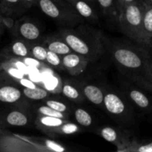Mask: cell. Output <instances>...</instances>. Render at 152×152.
<instances>
[{"label": "cell", "instance_id": "1", "mask_svg": "<svg viewBox=\"0 0 152 152\" xmlns=\"http://www.w3.org/2000/svg\"><path fill=\"white\" fill-rule=\"evenodd\" d=\"M105 57L120 75L145 91H152V50L147 45L104 34Z\"/></svg>", "mask_w": 152, "mask_h": 152}, {"label": "cell", "instance_id": "2", "mask_svg": "<svg viewBox=\"0 0 152 152\" xmlns=\"http://www.w3.org/2000/svg\"><path fill=\"white\" fill-rule=\"evenodd\" d=\"M57 35L63 39L72 50L94 64L105 57L104 34L88 24L75 27L62 28Z\"/></svg>", "mask_w": 152, "mask_h": 152}, {"label": "cell", "instance_id": "3", "mask_svg": "<svg viewBox=\"0 0 152 152\" xmlns=\"http://www.w3.org/2000/svg\"><path fill=\"white\" fill-rule=\"evenodd\" d=\"M104 111L117 125L129 128L136 124L137 111L118 86L103 85Z\"/></svg>", "mask_w": 152, "mask_h": 152}, {"label": "cell", "instance_id": "4", "mask_svg": "<svg viewBox=\"0 0 152 152\" xmlns=\"http://www.w3.org/2000/svg\"><path fill=\"white\" fill-rule=\"evenodd\" d=\"M145 4V1H140L119 5L120 13L118 30L126 37L142 44H144L142 25Z\"/></svg>", "mask_w": 152, "mask_h": 152}, {"label": "cell", "instance_id": "5", "mask_svg": "<svg viewBox=\"0 0 152 152\" xmlns=\"http://www.w3.org/2000/svg\"><path fill=\"white\" fill-rule=\"evenodd\" d=\"M37 5L46 16L63 28L75 27L84 22L66 0H38Z\"/></svg>", "mask_w": 152, "mask_h": 152}, {"label": "cell", "instance_id": "6", "mask_svg": "<svg viewBox=\"0 0 152 152\" xmlns=\"http://www.w3.org/2000/svg\"><path fill=\"white\" fill-rule=\"evenodd\" d=\"M119 80V88L126 95L137 111L144 114L152 113V100L145 94L147 91L134 84L122 75H120Z\"/></svg>", "mask_w": 152, "mask_h": 152}, {"label": "cell", "instance_id": "7", "mask_svg": "<svg viewBox=\"0 0 152 152\" xmlns=\"http://www.w3.org/2000/svg\"><path fill=\"white\" fill-rule=\"evenodd\" d=\"M97 134L104 140L117 147V151H126L135 141L134 133L129 128L119 126H105L98 129Z\"/></svg>", "mask_w": 152, "mask_h": 152}, {"label": "cell", "instance_id": "8", "mask_svg": "<svg viewBox=\"0 0 152 152\" xmlns=\"http://www.w3.org/2000/svg\"><path fill=\"white\" fill-rule=\"evenodd\" d=\"M79 15L90 25H97L103 19L96 0H66Z\"/></svg>", "mask_w": 152, "mask_h": 152}, {"label": "cell", "instance_id": "9", "mask_svg": "<svg viewBox=\"0 0 152 152\" xmlns=\"http://www.w3.org/2000/svg\"><path fill=\"white\" fill-rule=\"evenodd\" d=\"M62 62L63 69L75 77H80L92 64L86 57L74 51L62 56Z\"/></svg>", "mask_w": 152, "mask_h": 152}, {"label": "cell", "instance_id": "10", "mask_svg": "<svg viewBox=\"0 0 152 152\" xmlns=\"http://www.w3.org/2000/svg\"><path fill=\"white\" fill-rule=\"evenodd\" d=\"M79 81L86 100L104 111L103 85L86 80H79Z\"/></svg>", "mask_w": 152, "mask_h": 152}, {"label": "cell", "instance_id": "11", "mask_svg": "<svg viewBox=\"0 0 152 152\" xmlns=\"http://www.w3.org/2000/svg\"><path fill=\"white\" fill-rule=\"evenodd\" d=\"M105 22L112 29L119 28L120 7L117 0H96Z\"/></svg>", "mask_w": 152, "mask_h": 152}, {"label": "cell", "instance_id": "12", "mask_svg": "<svg viewBox=\"0 0 152 152\" xmlns=\"http://www.w3.org/2000/svg\"><path fill=\"white\" fill-rule=\"evenodd\" d=\"M61 94L64 97L74 103L81 104L86 101L79 80L62 79Z\"/></svg>", "mask_w": 152, "mask_h": 152}, {"label": "cell", "instance_id": "13", "mask_svg": "<svg viewBox=\"0 0 152 152\" xmlns=\"http://www.w3.org/2000/svg\"><path fill=\"white\" fill-rule=\"evenodd\" d=\"M22 88L12 83L0 85V102L16 104L25 99Z\"/></svg>", "mask_w": 152, "mask_h": 152}, {"label": "cell", "instance_id": "14", "mask_svg": "<svg viewBox=\"0 0 152 152\" xmlns=\"http://www.w3.org/2000/svg\"><path fill=\"white\" fill-rule=\"evenodd\" d=\"M42 45L48 50L54 52L60 56H64L73 52L68 43L57 34L48 37L43 40Z\"/></svg>", "mask_w": 152, "mask_h": 152}, {"label": "cell", "instance_id": "15", "mask_svg": "<svg viewBox=\"0 0 152 152\" xmlns=\"http://www.w3.org/2000/svg\"><path fill=\"white\" fill-rule=\"evenodd\" d=\"M69 120L58 118L54 117H48V116L37 115L35 119V125L45 133L51 134L57 129L59 126Z\"/></svg>", "mask_w": 152, "mask_h": 152}, {"label": "cell", "instance_id": "16", "mask_svg": "<svg viewBox=\"0 0 152 152\" xmlns=\"http://www.w3.org/2000/svg\"><path fill=\"white\" fill-rule=\"evenodd\" d=\"M19 34L24 40L28 42H37L41 37L39 28L31 21H23L18 27Z\"/></svg>", "mask_w": 152, "mask_h": 152}, {"label": "cell", "instance_id": "17", "mask_svg": "<svg viewBox=\"0 0 152 152\" xmlns=\"http://www.w3.org/2000/svg\"><path fill=\"white\" fill-rule=\"evenodd\" d=\"M31 114L25 110H13L6 114L4 120L9 126L15 127H24L30 124Z\"/></svg>", "mask_w": 152, "mask_h": 152}, {"label": "cell", "instance_id": "18", "mask_svg": "<svg viewBox=\"0 0 152 152\" xmlns=\"http://www.w3.org/2000/svg\"><path fill=\"white\" fill-rule=\"evenodd\" d=\"M72 115L75 122L84 129H91L95 125L93 116L86 108L77 105H73Z\"/></svg>", "mask_w": 152, "mask_h": 152}, {"label": "cell", "instance_id": "19", "mask_svg": "<svg viewBox=\"0 0 152 152\" xmlns=\"http://www.w3.org/2000/svg\"><path fill=\"white\" fill-rule=\"evenodd\" d=\"M142 37L144 44L148 46L152 39V5L146 3L142 17Z\"/></svg>", "mask_w": 152, "mask_h": 152}, {"label": "cell", "instance_id": "20", "mask_svg": "<svg viewBox=\"0 0 152 152\" xmlns=\"http://www.w3.org/2000/svg\"><path fill=\"white\" fill-rule=\"evenodd\" d=\"M42 102L45 105H48L49 107L52 108L53 109L56 111H59V112L65 113V114H68V115H72L73 111V105H70V103L67 101L65 100V99L59 98V96H49L46 98L44 100H42Z\"/></svg>", "mask_w": 152, "mask_h": 152}, {"label": "cell", "instance_id": "21", "mask_svg": "<svg viewBox=\"0 0 152 152\" xmlns=\"http://www.w3.org/2000/svg\"><path fill=\"white\" fill-rule=\"evenodd\" d=\"M22 93L25 98L29 100L33 101H42L46 98L50 96V92L47 89L41 87H36L35 88H29L22 86Z\"/></svg>", "mask_w": 152, "mask_h": 152}, {"label": "cell", "instance_id": "22", "mask_svg": "<svg viewBox=\"0 0 152 152\" xmlns=\"http://www.w3.org/2000/svg\"><path fill=\"white\" fill-rule=\"evenodd\" d=\"M34 112L35 114L39 116H48V117H58V118L65 119V120H69V117H71L68 114H65V113L59 112V111H56L52 108L49 107L48 105L45 104H38L34 106Z\"/></svg>", "mask_w": 152, "mask_h": 152}, {"label": "cell", "instance_id": "23", "mask_svg": "<svg viewBox=\"0 0 152 152\" xmlns=\"http://www.w3.org/2000/svg\"><path fill=\"white\" fill-rule=\"evenodd\" d=\"M7 11L13 13H23L31 7L25 0H2Z\"/></svg>", "mask_w": 152, "mask_h": 152}, {"label": "cell", "instance_id": "24", "mask_svg": "<svg viewBox=\"0 0 152 152\" xmlns=\"http://www.w3.org/2000/svg\"><path fill=\"white\" fill-rule=\"evenodd\" d=\"M12 53L16 56L21 58H28L31 55V48L30 43L28 44L26 42L22 40L15 41L10 47Z\"/></svg>", "mask_w": 152, "mask_h": 152}, {"label": "cell", "instance_id": "25", "mask_svg": "<svg viewBox=\"0 0 152 152\" xmlns=\"http://www.w3.org/2000/svg\"><path fill=\"white\" fill-rule=\"evenodd\" d=\"M83 128L79 126L77 123L68 120L64 124L59 126L57 129L55 130L53 134H63V135H71L74 134L78 133L82 130Z\"/></svg>", "mask_w": 152, "mask_h": 152}, {"label": "cell", "instance_id": "26", "mask_svg": "<svg viewBox=\"0 0 152 152\" xmlns=\"http://www.w3.org/2000/svg\"><path fill=\"white\" fill-rule=\"evenodd\" d=\"M30 48H31V55L33 58L40 62H46V57L48 50L42 44L31 42Z\"/></svg>", "mask_w": 152, "mask_h": 152}, {"label": "cell", "instance_id": "27", "mask_svg": "<svg viewBox=\"0 0 152 152\" xmlns=\"http://www.w3.org/2000/svg\"><path fill=\"white\" fill-rule=\"evenodd\" d=\"M50 66L59 70H64L62 62V56L48 50L46 57V62Z\"/></svg>", "mask_w": 152, "mask_h": 152}, {"label": "cell", "instance_id": "28", "mask_svg": "<svg viewBox=\"0 0 152 152\" xmlns=\"http://www.w3.org/2000/svg\"><path fill=\"white\" fill-rule=\"evenodd\" d=\"M42 146L45 147L48 151H53L56 152H64L66 151L65 147L61 144L48 139H44L42 140Z\"/></svg>", "mask_w": 152, "mask_h": 152}, {"label": "cell", "instance_id": "29", "mask_svg": "<svg viewBox=\"0 0 152 152\" xmlns=\"http://www.w3.org/2000/svg\"><path fill=\"white\" fill-rule=\"evenodd\" d=\"M126 151H137V152H152V142L148 143L140 144L136 140L132 144L131 146L127 148Z\"/></svg>", "mask_w": 152, "mask_h": 152}, {"label": "cell", "instance_id": "30", "mask_svg": "<svg viewBox=\"0 0 152 152\" xmlns=\"http://www.w3.org/2000/svg\"><path fill=\"white\" fill-rule=\"evenodd\" d=\"M19 84L21 86H23V87L29 88H35L36 87H37V85L34 83H33L31 80H28L26 78H21L19 80Z\"/></svg>", "mask_w": 152, "mask_h": 152}, {"label": "cell", "instance_id": "31", "mask_svg": "<svg viewBox=\"0 0 152 152\" xmlns=\"http://www.w3.org/2000/svg\"><path fill=\"white\" fill-rule=\"evenodd\" d=\"M9 73H10V75L15 76V77H17V78L19 79L22 78V74H21V72L19 71V70L16 69V68H10V70H9Z\"/></svg>", "mask_w": 152, "mask_h": 152}, {"label": "cell", "instance_id": "32", "mask_svg": "<svg viewBox=\"0 0 152 152\" xmlns=\"http://www.w3.org/2000/svg\"><path fill=\"white\" fill-rule=\"evenodd\" d=\"M119 5H125V4H132V3L137 2V1H144V0H117Z\"/></svg>", "mask_w": 152, "mask_h": 152}, {"label": "cell", "instance_id": "33", "mask_svg": "<svg viewBox=\"0 0 152 152\" xmlns=\"http://www.w3.org/2000/svg\"><path fill=\"white\" fill-rule=\"evenodd\" d=\"M25 1L26 2H28L31 6H34L37 5V1H38V0H25Z\"/></svg>", "mask_w": 152, "mask_h": 152}, {"label": "cell", "instance_id": "34", "mask_svg": "<svg viewBox=\"0 0 152 152\" xmlns=\"http://www.w3.org/2000/svg\"><path fill=\"white\" fill-rule=\"evenodd\" d=\"M144 1H145L146 3H148V4H151L152 5V0H144Z\"/></svg>", "mask_w": 152, "mask_h": 152}, {"label": "cell", "instance_id": "35", "mask_svg": "<svg viewBox=\"0 0 152 152\" xmlns=\"http://www.w3.org/2000/svg\"><path fill=\"white\" fill-rule=\"evenodd\" d=\"M148 46H149V48H151V50H152V39L151 40V41H150L149 44H148Z\"/></svg>", "mask_w": 152, "mask_h": 152}, {"label": "cell", "instance_id": "36", "mask_svg": "<svg viewBox=\"0 0 152 152\" xmlns=\"http://www.w3.org/2000/svg\"><path fill=\"white\" fill-rule=\"evenodd\" d=\"M151 74H152V57L151 59Z\"/></svg>", "mask_w": 152, "mask_h": 152}]
</instances>
